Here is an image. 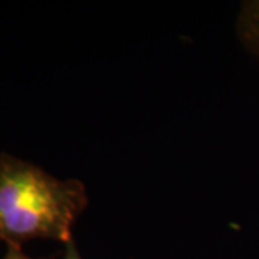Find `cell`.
Returning <instances> with one entry per match:
<instances>
[{
	"label": "cell",
	"mask_w": 259,
	"mask_h": 259,
	"mask_svg": "<svg viewBox=\"0 0 259 259\" xmlns=\"http://www.w3.org/2000/svg\"><path fill=\"white\" fill-rule=\"evenodd\" d=\"M78 179H58L36 164L0 153V242L22 248L33 239L72 241L88 206Z\"/></svg>",
	"instance_id": "1"
},
{
	"label": "cell",
	"mask_w": 259,
	"mask_h": 259,
	"mask_svg": "<svg viewBox=\"0 0 259 259\" xmlns=\"http://www.w3.org/2000/svg\"><path fill=\"white\" fill-rule=\"evenodd\" d=\"M236 32L243 47L259 59V0L242 3L236 20Z\"/></svg>",
	"instance_id": "2"
},
{
	"label": "cell",
	"mask_w": 259,
	"mask_h": 259,
	"mask_svg": "<svg viewBox=\"0 0 259 259\" xmlns=\"http://www.w3.org/2000/svg\"><path fill=\"white\" fill-rule=\"evenodd\" d=\"M3 259H33L28 256L22 248H16V246H8L6 255L3 256Z\"/></svg>",
	"instance_id": "3"
},
{
	"label": "cell",
	"mask_w": 259,
	"mask_h": 259,
	"mask_svg": "<svg viewBox=\"0 0 259 259\" xmlns=\"http://www.w3.org/2000/svg\"><path fill=\"white\" fill-rule=\"evenodd\" d=\"M64 259H82L79 252L76 249V245H75V241H69L66 245H65V255Z\"/></svg>",
	"instance_id": "4"
}]
</instances>
